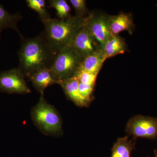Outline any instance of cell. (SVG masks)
<instances>
[{"mask_svg": "<svg viewBox=\"0 0 157 157\" xmlns=\"http://www.w3.org/2000/svg\"><path fill=\"white\" fill-rule=\"evenodd\" d=\"M21 37L18 52V68L28 78L34 72L44 68H50L56 55L51 48L44 32L31 38Z\"/></svg>", "mask_w": 157, "mask_h": 157, "instance_id": "obj_1", "label": "cell"}, {"mask_svg": "<svg viewBox=\"0 0 157 157\" xmlns=\"http://www.w3.org/2000/svg\"><path fill=\"white\" fill-rule=\"evenodd\" d=\"M84 19L75 15L64 20L51 18L42 21L44 34L56 55L63 48L70 46L77 31L83 25Z\"/></svg>", "mask_w": 157, "mask_h": 157, "instance_id": "obj_2", "label": "cell"}, {"mask_svg": "<svg viewBox=\"0 0 157 157\" xmlns=\"http://www.w3.org/2000/svg\"><path fill=\"white\" fill-rule=\"evenodd\" d=\"M31 115L34 125L44 135H63L61 117L55 107L45 100L43 94H41L39 102L32 108Z\"/></svg>", "mask_w": 157, "mask_h": 157, "instance_id": "obj_3", "label": "cell"}, {"mask_svg": "<svg viewBox=\"0 0 157 157\" xmlns=\"http://www.w3.org/2000/svg\"><path fill=\"white\" fill-rule=\"evenodd\" d=\"M83 59L70 46H66L57 54L50 68L63 81L75 76Z\"/></svg>", "mask_w": 157, "mask_h": 157, "instance_id": "obj_4", "label": "cell"}, {"mask_svg": "<svg viewBox=\"0 0 157 157\" xmlns=\"http://www.w3.org/2000/svg\"><path fill=\"white\" fill-rule=\"evenodd\" d=\"M126 132L134 140L138 138L155 140L157 138V118L135 115L127 123Z\"/></svg>", "mask_w": 157, "mask_h": 157, "instance_id": "obj_5", "label": "cell"}, {"mask_svg": "<svg viewBox=\"0 0 157 157\" xmlns=\"http://www.w3.org/2000/svg\"><path fill=\"white\" fill-rule=\"evenodd\" d=\"M83 24L101 45V48L112 35L109 26V15L101 11L90 12Z\"/></svg>", "mask_w": 157, "mask_h": 157, "instance_id": "obj_6", "label": "cell"}, {"mask_svg": "<svg viewBox=\"0 0 157 157\" xmlns=\"http://www.w3.org/2000/svg\"><path fill=\"white\" fill-rule=\"evenodd\" d=\"M0 91L23 94L31 93L25 76L19 68L0 73Z\"/></svg>", "mask_w": 157, "mask_h": 157, "instance_id": "obj_7", "label": "cell"}, {"mask_svg": "<svg viewBox=\"0 0 157 157\" xmlns=\"http://www.w3.org/2000/svg\"><path fill=\"white\" fill-rule=\"evenodd\" d=\"M70 46L83 58L101 48V45L84 24L77 31Z\"/></svg>", "mask_w": 157, "mask_h": 157, "instance_id": "obj_8", "label": "cell"}, {"mask_svg": "<svg viewBox=\"0 0 157 157\" xmlns=\"http://www.w3.org/2000/svg\"><path fill=\"white\" fill-rule=\"evenodd\" d=\"M28 78L32 82L34 87L41 94H44V91L48 86L58 84L60 82L56 74L48 68L37 70Z\"/></svg>", "mask_w": 157, "mask_h": 157, "instance_id": "obj_9", "label": "cell"}, {"mask_svg": "<svg viewBox=\"0 0 157 157\" xmlns=\"http://www.w3.org/2000/svg\"><path fill=\"white\" fill-rule=\"evenodd\" d=\"M109 26L112 35H117L124 31L132 35L135 29L132 14L121 12L117 15H109Z\"/></svg>", "mask_w": 157, "mask_h": 157, "instance_id": "obj_10", "label": "cell"}, {"mask_svg": "<svg viewBox=\"0 0 157 157\" xmlns=\"http://www.w3.org/2000/svg\"><path fill=\"white\" fill-rule=\"evenodd\" d=\"M58 84L61 86L67 98L77 106L86 107L90 105L80 94L78 90V81L75 76L60 81Z\"/></svg>", "mask_w": 157, "mask_h": 157, "instance_id": "obj_11", "label": "cell"}, {"mask_svg": "<svg viewBox=\"0 0 157 157\" xmlns=\"http://www.w3.org/2000/svg\"><path fill=\"white\" fill-rule=\"evenodd\" d=\"M106 60L102 48L83 58L79 70L98 75Z\"/></svg>", "mask_w": 157, "mask_h": 157, "instance_id": "obj_12", "label": "cell"}, {"mask_svg": "<svg viewBox=\"0 0 157 157\" xmlns=\"http://www.w3.org/2000/svg\"><path fill=\"white\" fill-rule=\"evenodd\" d=\"M125 40L119 35H111L102 48L106 59L119 54L127 50Z\"/></svg>", "mask_w": 157, "mask_h": 157, "instance_id": "obj_13", "label": "cell"}, {"mask_svg": "<svg viewBox=\"0 0 157 157\" xmlns=\"http://www.w3.org/2000/svg\"><path fill=\"white\" fill-rule=\"evenodd\" d=\"M135 144V140H130L128 136L119 138L113 146L111 157H131Z\"/></svg>", "mask_w": 157, "mask_h": 157, "instance_id": "obj_14", "label": "cell"}, {"mask_svg": "<svg viewBox=\"0 0 157 157\" xmlns=\"http://www.w3.org/2000/svg\"><path fill=\"white\" fill-rule=\"evenodd\" d=\"M22 18L19 13L11 14L2 5H0V30L3 29H11L15 30L20 33L17 28V24Z\"/></svg>", "mask_w": 157, "mask_h": 157, "instance_id": "obj_15", "label": "cell"}, {"mask_svg": "<svg viewBox=\"0 0 157 157\" xmlns=\"http://www.w3.org/2000/svg\"><path fill=\"white\" fill-rule=\"evenodd\" d=\"M49 8L56 10L59 19L64 20L71 17V8L65 0H50L48 1Z\"/></svg>", "mask_w": 157, "mask_h": 157, "instance_id": "obj_16", "label": "cell"}, {"mask_svg": "<svg viewBox=\"0 0 157 157\" xmlns=\"http://www.w3.org/2000/svg\"><path fill=\"white\" fill-rule=\"evenodd\" d=\"M26 2L29 8L38 14L42 22L51 18L50 14L46 9V2L44 0H27Z\"/></svg>", "mask_w": 157, "mask_h": 157, "instance_id": "obj_17", "label": "cell"}, {"mask_svg": "<svg viewBox=\"0 0 157 157\" xmlns=\"http://www.w3.org/2000/svg\"><path fill=\"white\" fill-rule=\"evenodd\" d=\"M69 2L75 9L77 17L84 19L90 14L85 0H70Z\"/></svg>", "mask_w": 157, "mask_h": 157, "instance_id": "obj_18", "label": "cell"}, {"mask_svg": "<svg viewBox=\"0 0 157 157\" xmlns=\"http://www.w3.org/2000/svg\"><path fill=\"white\" fill-rule=\"evenodd\" d=\"M98 75L78 70L75 75V77L78 82L83 84L94 86Z\"/></svg>", "mask_w": 157, "mask_h": 157, "instance_id": "obj_19", "label": "cell"}, {"mask_svg": "<svg viewBox=\"0 0 157 157\" xmlns=\"http://www.w3.org/2000/svg\"><path fill=\"white\" fill-rule=\"evenodd\" d=\"M155 157H157V151L156 150H155Z\"/></svg>", "mask_w": 157, "mask_h": 157, "instance_id": "obj_20", "label": "cell"}, {"mask_svg": "<svg viewBox=\"0 0 157 157\" xmlns=\"http://www.w3.org/2000/svg\"><path fill=\"white\" fill-rule=\"evenodd\" d=\"M1 32H2V30H0V37H1Z\"/></svg>", "mask_w": 157, "mask_h": 157, "instance_id": "obj_21", "label": "cell"}]
</instances>
